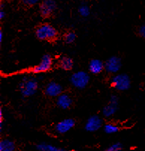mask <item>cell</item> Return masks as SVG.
I'll list each match as a JSON object with an SVG mask.
<instances>
[{"label": "cell", "mask_w": 145, "mask_h": 151, "mask_svg": "<svg viewBox=\"0 0 145 151\" xmlns=\"http://www.w3.org/2000/svg\"><path fill=\"white\" fill-rule=\"evenodd\" d=\"M105 151H123V149L122 144L117 142L108 147Z\"/></svg>", "instance_id": "cell-19"}, {"label": "cell", "mask_w": 145, "mask_h": 151, "mask_svg": "<svg viewBox=\"0 0 145 151\" xmlns=\"http://www.w3.org/2000/svg\"><path fill=\"white\" fill-rule=\"evenodd\" d=\"M79 13L82 17H86L90 14V9L87 5H82L79 8Z\"/></svg>", "instance_id": "cell-20"}, {"label": "cell", "mask_w": 145, "mask_h": 151, "mask_svg": "<svg viewBox=\"0 0 145 151\" xmlns=\"http://www.w3.org/2000/svg\"><path fill=\"white\" fill-rule=\"evenodd\" d=\"M2 117H3V111L2 109H0V122H2Z\"/></svg>", "instance_id": "cell-24"}, {"label": "cell", "mask_w": 145, "mask_h": 151, "mask_svg": "<svg viewBox=\"0 0 145 151\" xmlns=\"http://www.w3.org/2000/svg\"><path fill=\"white\" fill-rule=\"evenodd\" d=\"M111 86L119 91H124L129 89L131 80L129 76L126 73H118L112 77L111 81Z\"/></svg>", "instance_id": "cell-2"}, {"label": "cell", "mask_w": 145, "mask_h": 151, "mask_svg": "<svg viewBox=\"0 0 145 151\" xmlns=\"http://www.w3.org/2000/svg\"><path fill=\"white\" fill-rule=\"evenodd\" d=\"M72 103V98L67 93H61L57 97L56 104L60 109H67L71 106Z\"/></svg>", "instance_id": "cell-12"}, {"label": "cell", "mask_w": 145, "mask_h": 151, "mask_svg": "<svg viewBox=\"0 0 145 151\" xmlns=\"http://www.w3.org/2000/svg\"><path fill=\"white\" fill-rule=\"evenodd\" d=\"M139 35H140L141 37H142L143 38L145 39V23L140 26V28H139Z\"/></svg>", "instance_id": "cell-22"}, {"label": "cell", "mask_w": 145, "mask_h": 151, "mask_svg": "<svg viewBox=\"0 0 145 151\" xmlns=\"http://www.w3.org/2000/svg\"><path fill=\"white\" fill-rule=\"evenodd\" d=\"M71 151H76V150H71Z\"/></svg>", "instance_id": "cell-26"}, {"label": "cell", "mask_w": 145, "mask_h": 151, "mask_svg": "<svg viewBox=\"0 0 145 151\" xmlns=\"http://www.w3.org/2000/svg\"><path fill=\"white\" fill-rule=\"evenodd\" d=\"M62 87L60 84L55 82H50L47 85L44 90V93L47 96L50 97H58L61 94Z\"/></svg>", "instance_id": "cell-11"}, {"label": "cell", "mask_w": 145, "mask_h": 151, "mask_svg": "<svg viewBox=\"0 0 145 151\" xmlns=\"http://www.w3.org/2000/svg\"><path fill=\"white\" fill-rule=\"evenodd\" d=\"M36 148L38 151H66L62 148L58 147L47 143L38 144L36 146Z\"/></svg>", "instance_id": "cell-16"}, {"label": "cell", "mask_w": 145, "mask_h": 151, "mask_svg": "<svg viewBox=\"0 0 145 151\" xmlns=\"http://www.w3.org/2000/svg\"><path fill=\"white\" fill-rule=\"evenodd\" d=\"M56 9V3L54 0H44L40 5V14L48 17Z\"/></svg>", "instance_id": "cell-9"}, {"label": "cell", "mask_w": 145, "mask_h": 151, "mask_svg": "<svg viewBox=\"0 0 145 151\" xmlns=\"http://www.w3.org/2000/svg\"><path fill=\"white\" fill-rule=\"evenodd\" d=\"M76 38V35L74 32H70L67 33L65 36V40L67 44H72L75 41Z\"/></svg>", "instance_id": "cell-18"}, {"label": "cell", "mask_w": 145, "mask_h": 151, "mask_svg": "<svg viewBox=\"0 0 145 151\" xmlns=\"http://www.w3.org/2000/svg\"><path fill=\"white\" fill-rule=\"evenodd\" d=\"M38 82L34 78H24L19 84V90L25 97L32 96L37 92Z\"/></svg>", "instance_id": "cell-1"}, {"label": "cell", "mask_w": 145, "mask_h": 151, "mask_svg": "<svg viewBox=\"0 0 145 151\" xmlns=\"http://www.w3.org/2000/svg\"><path fill=\"white\" fill-rule=\"evenodd\" d=\"M35 35L39 40H52L56 37L57 31L52 25L45 23L36 29Z\"/></svg>", "instance_id": "cell-3"}, {"label": "cell", "mask_w": 145, "mask_h": 151, "mask_svg": "<svg viewBox=\"0 0 145 151\" xmlns=\"http://www.w3.org/2000/svg\"><path fill=\"white\" fill-rule=\"evenodd\" d=\"M5 17V12H4L3 10H1V12H0V19H2Z\"/></svg>", "instance_id": "cell-23"}, {"label": "cell", "mask_w": 145, "mask_h": 151, "mask_svg": "<svg viewBox=\"0 0 145 151\" xmlns=\"http://www.w3.org/2000/svg\"><path fill=\"white\" fill-rule=\"evenodd\" d=\"M118 108V97L116 95H111L108 105L103 108V114L106 117H110L116 113Z\"/></svg>", "instance_id": "cell-7"}, {"label": "cell", "mask_w": 145, "mask_h": 151, "mask_svg": "<svg viewBox=\"0 0 145 151\" xmlns=\"http://www.w3.org/2000/svg\"><path fill=\"white\" fill-rule=\"evenodd\" d=\"M74 126V120L72 118H67L61 121L55 125V131L59 134H65L72 129Z\"/></svg>", "instance_id": "cell-10"}, {"label": "cell", "mask_w": 145, "mask_h": 151, "mask_svg": "<svg viewBox=\"0 0 145 151\" xmlns=\"http://www.w3.org/2000/svg\"><path fill=\"white\" fill-rule=\"evenodd\" d=\"M60 67H61L64 70H70L72 69L73 67V61L70 57L68 56H63L61 57L59 61Z\"/></svg>", "instance_id": "cell-14"}, {"label": "cell", "mask_w": 145, "mask_h": 151, "mask_svg": "<svg viewBox=\"0 0 145 151\" xmlns=\"http://www.w3.org/2000/svg\"><path fill=\"white\" fill-rule=\"evenodd\" d=\"M2 39H3V32L2 31H0V43L2 42Z\"/></svg>", "instance_id": "cell-25"}, {"label": "cell", "mask_w": 145, "mask_h": 151, "mask_svg": "<svg viewBox=\"0 0 145 151\" xmlns=\"http://www.w3.org/2000/svg\"><path fill=\"white\" fill-rule=\"evenodd\" d=\"M15 144L10 139H3L0 142V151H14Z\"/></svg>", "instance_id": "cell-15"}, {"label": "cell", "mask_w": 145, "mask_h": 151, "mask_svg": "<svg viewBox=\"0 0 145 151\" xmlns=\"http://www.w3.org/2000/svg\"><path fill=\"white\" fill-rule=\"evenodd\" d=\"M70 82L73 87L78 89L86 88L90 82V76L85 71H77L71 75Z\"/></svg>", "instance_id": "cell-4"}, {"label": "cell", "mask_w": 145, "mask_h": 151, "mask_svg": "<svg viewBox=\"0 0 145 151\" xmlns=\"http://www.w3.org/2000/svg\"><path fill=\"white\" fill-rule=\"evenodd\" d=\"M52 66V58L51 55L47 54L42 57L40 62L33 68L32 72L34 73L47 72L51 69Z\"/></svg>", "instance_id": "cell-5"}, {"label": "cell", "mask_w": 145, "mask_h": 151, "mask_svg": "<svg viewBox=\"0 0 145 151\" xmlns=\"http://www.w3.org/2000/svg\"><path fill=\"white\" fill-rule=\"evenodd\" d=\"M105 69V64L100 59H92L88 65V70L93 74H100Z\"/></svg>", "instance_id": "cell-13"}, {"label": "cell", "mask_w": 145, "mask_h": 151, "mask_svg": "<svg viewBox=\"0 0 145 151\" xmlns=\"http://www.w3.org/2000/svg\"><path fill=\"white\" fill-rule=\"evenodd\" d=\"M21 1L24 5H28V6H32L39 2V0H21Z\"/></svg>", "instance_id": "cell-21"}, {"label": "cell", "mask_w": 145, "mask_h": 151, "mask_svg": "<svg viewBox=\"0 0 145 151\" xmlns=\"http://www.w3.org/2000/svg\"><path fill=\"white\" fill-rule=\"evenodd\" d=\"M122 62L118 56H111L105 63V70L109 73H118L121 70Z\"/></svg>", "instance_id": "cell-6"}, {"label": "cell", "mask_w": 145, "mask_h": 151, "mask_svg": "<svg viewBox=\"0 0 145 151\" xmlns=\"http://www.w3.org/2000/svg\"><path fill=\"white\" fill-rule=\"evenodd\" d=\"M104 131L107 134H114L119 131V127L113 124H107L104 126Z\"/></svg>", "instance_id": "cell-17"}, {"label": "cell", "mask_w": 145, "mask_h": 151, "mask_svg": "<svg viewBox=\"0 0 145 151\" xmlns=\"http://www.w3.org/2000/svg\"><path fill=\"white\" fill-rule=\"evenodd\" d=\"M102 125H103V121L101 117H99L98 115H92L86 121L85 128L88 132H94L99 130L102 127Z\"/></svg>", "instance_id": "cell-8"}]
</instances>
